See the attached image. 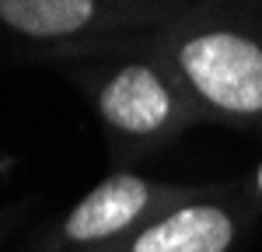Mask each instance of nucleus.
Instances as JSON below:
<instances>
[{"instance_id": "39448f33", "label": "nucleus", "mask_w": 262, "mask_h": 252, "mask_svg": "<svg viewBox=\"0 0 262 252\" xmlns=\"http://www.w3.org/2000/svg\"><path fill=\"white\" fill-rule=\"evenodd\" d=\"M101 18V0H0V21L28 39H74Z\"/></svg>"}, {"instance_id": "7ed1b4c3", "label": "nucleus", "mask_w": 262, "mask_h": 252, "mask_svg": "<svg viewBox=\"0 0 262 252\" xmlns=\"http://www.w3.org/2000/svg\"><path fill=\"white\" fill-rule=\"evenodd\" d=\"M161 200V189L133 172H116L91 189L63 221V242L98 245L105 238H119L129 228L147 221Z\"/></svg>"}, {"instance_id": "423d86ee", "label": "nucleus", "mask_w": 262, "mask_h": 252, "mask_svg": "<svg viewBox=\"0 0 262 252\" xmlns=\"http://www.w3.org/2000/svg\"><path fill=\"white\" fill-rule=\"evenodd\" d=\"M252 189H255V196L262 200V161H259V168H255V175H252Z\"/></svg>"}, {"instance_id": "f03ea898", "label": "nucleus", "mask_w": 262, "mask_h": 252, "mask_svg": "<svg viewBox=\"0 0 262 252\" xmlns=\"http://www.w3.org/2000/svg\"><path fill=\"white\" fill-rule=\"evenodd\" d=\"M185 88L175 70L158 60H126L108 67L95 84L101 123L119 140L150 144L171 133L185 116Z\"/></svg>"}, {"instance_id": "f257e3e1", "label": "nucleus", "mask_w": 262, "mask_h": 252, "mask_svg": "<svg viewBox=\"0 0 262 252\" xmlns=\"http://www.w3.org/2000/svg\"><path fill=\"white\" fill-rule=\"evenodd\" d=\"M168 67L189 102L231 123L262 126V32L200 21L168 39Z\"/></svg>"}, {"instance_id": "20e7f679", "label": "nucleus", "mask_w": 262, "mask_h": 252, "mask_svg": "<svg viewBox=\"0 0 262 252\" xmlns=\"http://www.w3.org/2000/svg\"><path fill=\"white\" fill-rule=\"evenodd\" d=\"M238 238L234 214L221 203H182L133 231L122 252H231Z\"/></svg>"}]
</instances>
